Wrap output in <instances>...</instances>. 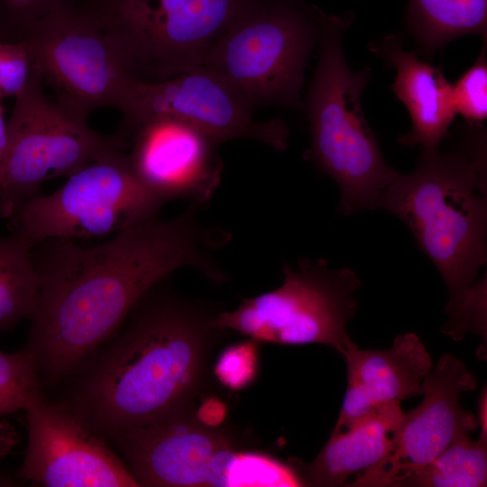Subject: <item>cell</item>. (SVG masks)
I'll return each mask as SVG.
<instances>
[{"instance_id": "1", "label": "cell", "mask_w": 487, "mask_h": 487, "mask_svg": "<svg viewBox=\"0 0 487 487\" xmlns=\"http://www.w3.org/2000/svg\"><path fill=\"white\" fill-rule=\"evenodd\" d=\"M189 203L179 216L155 215L85 246L51 238L32 248L39 292L23 349L40 379L64 380L120 327L138 299L176 270L190 267L223 283L226 271L216 253L232 234L200 217Z\"/></svg>"}, {"instance_id": "2", "label": "cell", "mask_w": 487, "mask_h": 487, "mask_svg": "<svg viewBox=\"0 0 487 487\" xmlns=\"http://www.w3.org/2000/svg\"><path fill=\"white\" fill-rule=\"evenodd\" d=\"M166 280L66 377L70 387L58 405L107 444L195 411L209 382L211 354L230 332L216 325L223 309L179 294Z\"/></svg>"}, {"instance_id": "3", "label": "cell", "mask_w": 487, "mask_h": 487, "mask_svg": "<svg viewBox=\"0 0 487 487\" xmlns=\"http://www.w3.org/2000/svg\"><path fill=\"white\" fill-rule=\"evenodd\" d=\"M457 150L422 149L417 168L397 173L379 208L398 216L432 261L448 291L443 333L454 340L486 339V148L482 129Z\"/></svg>"}, {"instance_id": "4", "label": "cell", "mask_w": 487, "mask_h": 487, "mask_svg": "<svg viewBox=\"0 0 487 487\" xmlns=\"http://www.w3.org/2000/svg\"><path fill=\"white\" fill-rule=\"evenodd\" d=\"M354 14H328L318 41L317 64L303 111L309 128L304 159L332 178L340 190L339 209L351 215L379 208L397 175L383 159L362 109V93L372 73L353 71L343 50V35Z\"/></svg>"}, {"instance_id": "5", "label": "cell", "mask_w": 487, "mask_h": 487, "mask_svg": "<svg viewBox=\"0 0 487 487\" xmlns=\"http://www.w3.org/2000/svg\"><path fill=\"white\" fill-rule=\"evenodd\" d=\"M327 15L307 0H253L202 66L220 76L253 109L303 110L307 62Z\"/></svg>"}, {"instance_id": "6", "label": "cell", "mask_w": 487, "mask_h": 487, "mask_svg": "<svg viewBox=\"0 0 487 487\" xmlns=\"http://www.w3.org/2000/svg\"><path fill=\"white\" fill-rule=\"evenodd\" d=\"M113 445L139 486H303L292 465L242 450L234 433L201 424L195 411L131 430Z\"/></svg>"}, {"instance_id": "7", "label": "cell", "mask_w": 487, "mask_h": 487, "mask_svg": "<svg viewBox=\"0 0 487 487\" xmlns=\"http://www.w3.org/2000/svg\"><path fill=\"white\" fill-rule=\"evenodd\" d=\"M253 0H82L129 76L159 82L202 66Z\"/></svg>"}, {"instance_id": "8", "label": "cell", "mask_w": 487, "mask_h": 487, "mask_svg": "<svg viewBox=\"0 0 487 487\" xmlns=\"http://www.w3.org/2000/svg\"><path fill=\"white\" fill-rule=\"evenodd\" d=\"M282 284L243 299L234 310H222L216 325L257 342L300 345L322 344L342 356L356 346L347 332L354 316V292L361 280L348 267L332 269L322 259H299L282 267Z\"/></svg>"}, {"instance_id": "9", "label": "cell", "mask_w": 487, "mask_h": 487, "mask_svg": "<svg viewBox=\"0 0 487 487\" xmlns=\"http://www.w3.org/2000/svg\"><path fill=\"white\" fill-rule=\"evenodd\" d=\"M15 97L6 123L8 149L0 181V216L9 219L28 200L41 195L44 182L69 177L95 161L129 148L117 132L96 133L45 95L34 71Z\"/></svg>"}, {"instance_id": "10", "label": "cell", "mask_w": 487, "mask_h": 487, "mask_svg": "<svg viewBox=\"0 0 487 487\" xmlns=\"http://www.w3.org/2000/svg\"><path fill=\"white\" fill-rule=\"evenodd\" d=\"M165 203L136 178L128 152L116 151L74 174L57 190L24 203L8 219L31 248L51 238L109 237L159 214Z\"/></svg>"}, {"instance_id": "11", "label": "cell", "mask_w": 487, "mask_h": 487, "mask_svg": "<svg viewBox=\"0 0 487 487\" xmlns=\"http://www.w3.org/2000/svg\"><path fill=\"white\" fill-rule=\"evenodd\" d=\"M55 103L86 122L98 108L121 110L135 81L81 0L41 18L23 39Z\"/></svg>"}, {"instance_id": "12", "label": "cell", "mask_w": 487, "mask_h": 487, "mask_svg": "<svg viewBox=\"0 0 487 487\" xmlns=\"http://www.w3.org/2000/svg\"><path fill=\"white\" fill-rule=\"evenodd\" d=\"M124 138L155 118H171L198 129L217 143L251 139L276 150L288 146L289 131L280 119L257 121L253 109L213 70L198 66L159 82L135 80L120 110Z\"/></svg>"}, {"instance_id": "13", "label": "cell", "mask_w": 487, "mask_h": 487, "mask_svg": "<svg viewBox=\"0 0 487 487\" xmlns=\"http://www.w3.org/2000/svg\"><path fill=\"white\" fill-rule=\"evenodd\" d=\"M477 380L465 364L443 354L422 382L418 406L404 412L391 452L347 486L397 487L436 458L453 441L478 427L476 416L464 409L460 395L475 390Z\"/></svg>"}, {"instance_id": "14", "label": "cell", "mask_w": 487, "mask_h": 487, "mask_svg": "<svg viewBox=\"0 0 487 487\" xmlns=\"http://www.w3.org/2000/svg\"><path fill=\"white\" fill-rule=\"evenodd\" d=\"M28 443L19 474L46 487H139L108 444L41 392L27 402Z\"/></svg>"}, {"instance_id": "15", "label": "cell", "mask_w": 487, "mask_h": 487, "mask_svg": "<svg viewBox=\"0 0 487 487\" xmlns=\"http://www.w3.org/2000/svg\"><path fill=\"white\" fill-rule=\"evenodd\" d=\"M128 158L139 181L165 204L175 199L203 206L222 179L216 141L184 122L155 118L129 138Z\"/></svg>"}, {"instance_id": "16", "label": "cell", "mask_w": 487, "mask_h": 487, "mask_svg": "<svg viewBox=\"0 0 487 487\" xmlns=\"http://www.w3.org/2000/svg\"><path fill=\"white\" fill-rule=\"evenodd\" d=\"M343 357L347 385L332 432L348 428L380 406L420 396L423 380L433 366L429 353L414 333L397 335L388 349L363 350L356 345Z\"/></svg>"}, {"instance_id": "17", "label": "cell", "mask_w": 487, "mask_h": 487, "mask_svg": "<svg viewBox=\"0 0 487 487\" xmlns=\"http://www.w3.org/2000/svg\"><path fill=\"white\" fill-rule=\"evenodd\" d=\"M402 44L400 35L388 34L371 42L368 49L396 70L391 88L411 120L410 130L399 137V142L436 150L456 115L452 84L440 66L420 60L416 52L404 50Z\"/></svg>"}, {"instance_id": "18", "label": "cell", "mask_w": 487, "mask_h": 487, "mask_svg": "<svg viewBox=\"0 0 487 487\" xmlns=\"http://www.w3.org/2000/svg\"><path fill=\"white\" fill-rule=\"evenodd\" d=\"M404 412L398 402L380 406L348 428L332 432L309 464L293 467L304 486H344L352 475L376 465L393 449Z\"/></svg>"}, {"instance_id": "19", "label": "cell", "mask_w": 487, "mask_h": 487, "mask_svg": "<svg viewBox=\"0 0 487 487\" xmlns=\"http://www.w3.org/2000/svg\"><path fill=\"white\" fill-rule=\"evenodd\" d=\"M406 24L427 56L464 35L486 41L487 0H408Z\"/></svg>"}, {"instance_id": "20", "label": "cell", "mask_w": 487, "mask_h": 487, "mask_svg": "<svg viewBox=\"0 0 487 487\" xmlns=\"http://www.w3.org/2000/svg\"><path fill=\"white\" fill-rule=\"evenodd\" d=\"M38 292L32 248L13 234L0 237V330L29 319Z\"/></svg>"}, {"instance_id": "21", "label": "cell", "mask_w": 487, "mask_h": 487, "mask_svg": "<svg viewBox=\"0 0 487 487\" xmlns=\"http://www.w3.org/2000/svg\"><path fill=\"white\" fill-rule=\"evenodd\" d=\"M487 482V442L463 435L398 486L482 487Z\"/></svg>"}, {"instance_id": "22", "label": "cell", "mask_w": 487, "mask_h": 487, "mask_svg": "<svg viewBox=\"0 0 487 487\" xmlns=\"http://www.w3.org/2000/svg\"><path fill=\"white\" fill-rule=\"evenodd\" d=\"M41 391L38 369L28 352L23 348L14 354L0 351V417L24 409Z\"/></svg>"}, {"instance_id": "23", "label": "cell", "mask_w": 487, "mask_h": 487, "mask_svg": "<svg viewBox=\"0 0 487 487\" xmlns=\"http://www.w3.org/2000/svg\"><path fill=\"white\" fill-rule=\"evenodd\" d=\"M486 45L474 64L452 85L456 114L470 124H479L487 117Z\"/></svg>"}, {"instance_id": "24", "label": "cell", "mask_w": 487, "mask_h": 487, "mask_svg": "<svg viewBox=\"0 0 487 487\" xmlns=\"http://www.w3.org/2000/svg\"><path fill=\"white\" fill-rule=\"evenodd\" d=\"M75 0H0V42L23 41L41 18Z\"/></svg>"}, {"instance_id": "25", "label": "cell", "mask_w": 487, "mask_h": 487, "mask_svg": "<svg viewBox=\"0 0 487 487\" xmlns=\"http://www.w3.org/2000/svg\"><path fill=\"white\" fill-rule=\"evenodd\" d=\"M258 343L249 338L223 350L214 367V375L223 386L242 391L254 381L259 369Z\"/></svg>"}, {"instance_id": "26", "label": "cell", "mask_w": 487, "mask_h": 487, "mask_svg": "<svg viewBox=\"0 0 487 487\" xmlns=\"http://www.w3.org/2000/svg\"><path fill=\"white\" fill-rule=\"evenodd\" d=\"M34 71L27 42H0V96H16L26 87Z\"/></svg>"}, {"instance_id": "27", "label": "cell", "mask_w": 487, "mask_h": 487, "mask_svg": "<svg viewBox=\"0 0 487 487\" xmlns=\"http://www.w3.org/2000/svg\"><path fill=\"white\" fill-rule=\"evenodd\" d=\"M196 418L203 425L210 427H219L227 416V405L218 397H207L197 410Z\"/></svg>"}, {"instance_id": "28", "label": "cell", "mask_w": 487, "mask_h": 487, "mask_svg": "<svg viewBox=\"0 0 487 487\" xmlns=\"http://www.w3.org/2000/svg\"><path fill=\"white\" fill-rule=\"evenodd\" d=\"M476 418L480 434L478 439L487 442V391L484 387L479 394L477 400Z\"/></svg>"}, {"instance_id": "29", "label": "cell", "mask_w": 487, "mask_h": 487, "mask_svg": "<svg viewBox=\"0 0 487 487\" xmlns=\"http://www.w3.org/2000/svg\"><path fill=\"white\" fill-rule=\"evenodd\" d=\"M2 97L0 96V181L2 179L7 149H8V138L6 131V123L4 119V108L2 106Z\"/></svg>"}, {"instance_id": "30", "label": "cell", "mask_w": 487, "mask_h": 487, "mask_svg": "<svg viewBox=\"0 0 487 487\" xmlns=\"http://www.w3.org/2000/svg\"><path fill=\"white\" fill-rule=\"evenodd\" d=\"M14 432H13L10 425H5L4 423L0 426V455L5 454L9 450L14 441Z\"/></svg>"}, {"instance_id": "31", "label": "cell", "mask_w": 487, "mask_h": 487, "mask_svg": "<svg viewBox=\"0 0 487 487\" xmlns=\"http://www.w3.org/2000/svg\"><path fill=\"white\" fill-rule=\"evenodd\" d=\"M2 97V96H1ZM3 98V97H2Z\"/></svg>"}]
</instances>
